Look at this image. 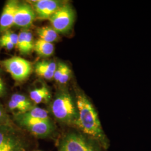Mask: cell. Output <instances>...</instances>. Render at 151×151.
I'll return each instance as SVG.
<instances>
[{"mask_svg":"<svg viewBox=\"0 0 151 151\" xmlns=\"http://www.w3.org/2000/svg\"><path fill=\"white\" fill-rule=\"evenodd\" d=\"M60 151H96L82 135L70 133L62 140Z\"/></svg>","mask_w":151,"mask_h":151,"instance_id":"obj_6","label":"cell"},{"mask_svg":"<svg viewBox=\"0 0 151 151\" xmlns=\"http://www.w3.org/2000/svg\"><path fill=\"white\" fill-rule=\"evenodd\" d=\"M67 65H65L63 62H59L57 65V67L54 71V75H53V79L56 82H58L60 78V76L63 73Z\"/></svg>","mask_w":151,"mask_h":151,"instance_id":"obj_21","label":"cell"},{"mask_svg":"<svg viewBox=\"0 0 151 151\" xmlns=\"http://www.w3.org/2000/svg\"><path fill=\"white\" fill-rule=\"evenodd\" d=\"M1 37L9 40L16 47V44L17 43V40H18V34H17L15 32L11 31L10 30H9L5 32H4L2 34Z\"/></svg>","mask_w":151,"mask_h":151,"instance_id":"obj_20","label":"cell"},{"mask_svg":"<svg viewBox=\"0 0 151 151\" xmlns=\"http://www.w3.org/2000/svg\"><path fill=\"white\" fill-rule=\"evenodd\" d=\"M38 63L47 70L53 73L56 69L57 65L55 62L52 60H42L40 62H38Z\"/></svg>","mask_w":151,"mask_h":151,"instance_id":"obj_22","label":"cell"},{"mask_svg":"<svg viewBox=\"0 0 151 151\" xmlns=\"http://www.w3.org/2000/svg\"><path fill=\"white\" fill-rule=\"evenodd\" d=\"M19 2L10 0L6 2L0 17V34L10 30L14 26V18Z\"/></svg>","mask_w":151,"mask_h":151,"instance_id":"obj_10","label":"cell"},{"mask_svg":"<svg viewBox=\"0 0 151 151\" xmlns=\"http://www.w3.org/2000/svg\"><path fill=\"white\" fill-rule=\"evenodd\" d=\"M52 111L55 118L65 124L75 123L78 116L76 105L66 90L57 93L52 105Z\"/></svg>","mask_w":151,"mask_h":151,"instance_id":"obj_2","label":"cell"},{"mask_svg":"<svg viewBox=\"0 0 151 151\" xmlns=\"http://www.w3.org/2000/svg\"><path fill=\"white\" fill-rule=\"evenodd\" d=\"M1 65L15 81L21 82L27 79L32 72V65L20 57H13L2 60Z\"/></svg>","mask_w":151,"mask_h":151,"instance_id":"obj_4","label":"cell"},{"mask_svg":"<svg viewBox=\"0 0 151 151\" xmlns=\"http://www.w3.org/2000/svg\"><path fill=\"white\" fill-rule=\"evenodd\" d=\"M5 92V85L2 81V80L0 78V96H2Z\"/></svg>","mask_w":151,"mask_h":151,"instance_id":"obj_25","label":"cell"},{"mask_svg":"<svg viewBox=\"0 0 151 151\" xmlns=\"http://www.w3.org/2000/svg\"><path fill=\"white\" fill-rule=\"evenodd\" d=\"M15 46L10 42L9 40L6 39L2 37H0V47L5 48L7 50H10L14 48Z\"/></svg>","mask_w":151,"mask_h":151,"instance_id":"obj_24","label":"cell"},{"mask_svg":"<svg viewBox=\"0 0 151 151\" xmlns=\"http://www.w3.org/2000/svg\"><path fill=\"white\" fill-rule=\"evenodd\" d=\"M15 119H34L41 120H49L48 113L43 109L33 107L24 113L15 115Z\"/></svg>","mask_w":151,"mask_h":151,"instance_id":"obj_11","label":"cell"},{"mask_svg":"<svg viewBox=\"0 0 151 151\" xmlns=\"http://www.w3.org/2000/svg\"><path fill=\"white\" fill-rule=\"evenodd\" d=\"M17 122L24 127L33 135L37 137H46L53 130V124L49 120L20 119Z\"/></svg>","mask_w":151,"mask_h":151,"instance_id":"obj_9","label":"cell"},{"mask_svg":"<svg viewBox=\"0 0 151 151\" xmlns=\"http://www.w3.org/2000/svg\"><path fill=\"white\" fill-rule=\"evenodd\" d=\"M52 27L59 33L65 34L72 29L75 22V12L71 6L65 3L50 17Z\"/></svg>","mask_w":151,"mask_h":151,"instance_id":"obj_3","label":"cell"},{"mask_svg":"<svg viewBox=\"0 0 151 151\" xmlns=\"http://www.w3.org/2000/svg\"><path fill=\"white\" fill-rule=\"evenodd\" d=\"M72 76V71L68 65L66 66L63 73L60 76L58 83L60 84H65L68 81L70 80V77Z\"/></svg>","mask_w":151,"mask_h":151,"instance_id":"obj_23","label":"cell"},{"mask_svg":"<svg viewBox=\"0 0 151 151\" xmlns=\"http://www.w3.org/2000/svg\"><path fill=\"white\" fill-rule=\"evenodd\" d=\"M76 105L78 116L75 124L87 135L103 142L104 134L98 115L83 93H77Z\"/></svg>","mask_w":151,"mask_h":151,"instance_id":"obj_1","label":"cell"},{"mask_svg":"<svg viewBox=\"0 0 151 151\" xmlns=\"http://www.w3.org/2000/svg\"><path fill=\"white\" fill-rule=\"evenodd\" d=\"M0 151H25L22 142L11 132V127L0 126Z\"/></svg>","mask_w":151,"mask_h":151,"instance_id":"obj_7","label":"cell"},{"mask_svg":"<svg viewBox=\"0 0 151 151\" xmlns=\"http://www.w3.org/2000/svg\"><path fill=\"white\" fill-rule=\"evenodd\" d=\"M1 67H0V73H1Z\"/></svg>","mask_w":151,"mask_h":151,"instance_id":"obj_26","label":"cell"},{"mask_svg":"<svg viewBox=\"0 0 151 151\" xmlns=\"http://www.w3.org/2000/svg\"><path fill=\"white\" fill-rule=\"evenodd\" d=\"M10 100L22 105V106L25 108L27 111L30 110L34 107L32 101L27 97L22 94L15 93L12 95Z\"/></svg>","mask_w":151,"mask_h":151,"instance_id":"obj_15","label":"cell"},{"mask_svg":"<svg viewBox=\"0 0 151 151\" xmlns=\"http://www.w3.org/2000/svg\"><path fill=\"white\" fill-rule=\"evenodd\" d=\"M34 69H35V72L36 74L39 77L48 80L53 79L54 73L47 70L46 69H45L43 67H42L40 65H39L38 62L35 65Z\"/></svg>","mask_w":151,"mask_h":151,"instance_id":"obj_16","label":"cell"},{"mask_svg":"<svg viewBox=\"0 0 151 151\" xmlns=\"http://www.w3.org/2000/svg\"><path fill=\"white\" fill-rule=\"evenodd\" d=\"M27 29H23L18 34V40L16 47L19 50V52L24 55L25 48V40L27 34Z\"/></svg>","mask_w":151,"mask_h":151,"instance_id":"obj_18","label":"cell"},{"mask_svg":"<svg viewBox=\"0 0 151 151\" xmlns=\"http://www.w3.org/2000/svg\"><path fill=\"white\" fill-rule=\"evenodd\" d=\"M33 50H34L39 55L43 57H48L53 54L54 45L53 43L39 39L34 43Z\"/></svg>","mask_w":151,"mask_h":151,"instance_id":"obj_13","label":"cell"},{"mask_svg":"<svg viewBox=\"0 0 151 151\" xmlns=\"http://www.w3.org/2000/svg\"><path fill=\"white\" fill-rule=\"evenodd\" d=\"M35 12L36 18L39 20H49L65 3L57 0H37L29 1Z\"/></svg>","mask_w":151,"mask_h":151,"instance_id":"obj_5","label":"cell"},{"mask_svg":"<svg viewBox=\"0 0 151 151\" xmlns=\"http://www.w3.org/2000/svg\"><path fill=\"white\" fill-rule=\"evenodd\" d=\"M30 97L35 104L47 103L51 98V93L47 87L42 86L30 92Z\"/></svg>","mask_w":151,"mask_h":151,"instance_id":"obj_12","label":"cell"},{"mask_svg":"<svg viewBox=\"0 0 151 151\" xmlns=\"http://www.w3.org/2000/svg\"><path fill=\"white\" fill-rule=\"evenodd\" d=\"M37 34L39 39L51 43L59 38L58 33L53 27L48 26L38 27L37 29Z\"/></svg>","mask_w":151,"mask_h":151,"instance_id":"obj_14","label":"cell"},{"mask_svg":"<svg viewBox=\"0 0 151 151\" xmlns=\"http://www.w3.org/2000/svg\"><path fill=\"white\" fill-rule=\"evenodd\" d=\"M34 43L33 41L32 33L30 30H27L25 40V48L24 55H27L30 53L34 49Z\"/></svg>","mask_w":151,"mask_h":151,"instance_id":"obj_17","label":"cell"},{"mask_svg":"<svg viewBox=\"0 0 151 151\" xmlns=\"http://www.w3.org/2000/svg\"><path fill=\"white\" fill-rule=\"evenodd\" d=\"M0 126L11 127V122L5 109L0 104Z\"/></svg>","mask_w":151,"mask_h":151,"instance_id":"obj_19","label":"cell"},{"mask_svg":"<svg viewBox=\"0 0 151 151\" xmlns=\"http://www.w3.org/2000/svg\"><path fill=\"white\" fill-rule=\"evenodd\" d=\"M36 15L33 9L29 3H19L14 18V26L27 29L32 25Z\"/></svg>","mask_w":151,"mask_h":151,"instance_id":"obj_8","label":"cell"}]
</instances>
